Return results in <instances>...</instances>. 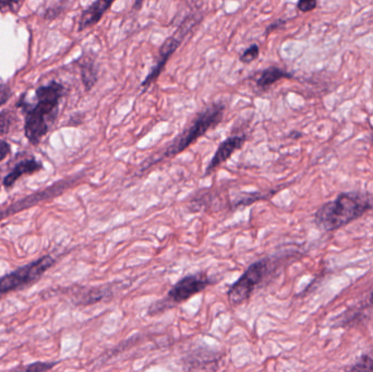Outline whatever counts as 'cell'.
<instances>
[{
    "label": "cell",
    "instance_id": "15",
    "mask_svg": "<svg viewBox=\"0 0 373 372\" xmlns=\"http://www.w3.org/2000/svg\"><path fill=\"white\" fill-rule=\"evenodd\" d=\"M13 126V114L8 112L0 113V135H7Z\"/></svg>",
    "mask_w": 373,
    "mask_h": 372
},
{
    "label": "cell",
    "instance_id": "20",
    "mask_svg": "<svg viewBox=\"0 0 373 372\" xmlns=\"http://www.w3.org/2000/svg\"><path fill=\"white\" fill-rule=\"evenodd\" d=\"M286 23V20H276V21L273 22L272 24H270V25L267 28V31H265V35H269V34L272 33V32L275 31V30L281 29V28H284L285 24Z\"/></svg>",
    "mask_w": 373,
    "mask_h": 372
},
{
    "label": "cell",
    "instance_id": "19",
    "mask_svg": "<svg viewBox=\"0 0 373 372\" xmlns=\"http://www.w3.org/2000/svg\"><path fill=\"white\" fill-rule=\"evenodd\" d=\"M56 364L37 363L29 366L27 370V371H46V370L51 369Z\"/></svg>",
    "mask_w": 373,
    "mask_h": 372
},
{
    "label": "cell",
    "instance_id": "16",
    "mask_svg": "<svg viewBox=\"0 0 373 372\" xmlns=\"http://www.w3.org/2000/svg\"><path fill=\"white\" fill-rule=\"evenodd\" d=\"M317 6H318L317 0H298V4H297V8L301 12L312 11L316 9Z\"/></svg>",
    "mask_w": 373,
    "mask_h": 372
},
{
    "label": "cell",
    "instance_id": "5",
    "mask_svg": "<svg viewBox=\"0 0 373 372\" xmlns=\"http://www.w3.org/2000/svg\"><path fill=\"white\" fill-rule=\"evenodd\" d=\"M270 271V260L261 259L251 264L247 271L229 287V304L233 306L241 305L252 295L260 284L264 281Z\"/></svg>",
    "mask_w": 373,
    "mask_h": 372
},
{
    "label": "cell",
    "instance_id": "17",
    "mask_svg": "<svg viewBox=\"0 0 373 372\" xmlns=\"http://www.w3.org/2000/svg\"><path fill=\"white\" fill-rule=\"evenodd\" d=\"M13 95V91L7 84L0 83V106L7 103Z\"/></svg>",
    "mask_w": 373,
    "mask_h": 372
},
{
    "label": "cell",
    "instance_id": "10",
    "mask_svg": "<svg viewBox=\"0 0 373 372\" xmlns=\"http://www.w3.org/2000/svg\"><path fill=\"white\" fill-rule=\"evenodd\" d=\"M43 168V165L35 160H29V161H23L21 163L18 164L15 168H13V173L9 174L7 177L4 180V185L6 187H11L13 184L21 177L22 175L25 174H33L37 172L41 171Z\"/></svg>",
    "mask_w": 373,
    "mask_h": 372
},
{
    "label": "cell",
    "instance_id": "14",
    "mask_svg": "<svg viewBox=\"0 0 373 372\" xmlns=\"http://www.w3.org/2000/svg\"><path fill=\"white\" fill-rule=\"evenodd\" d=\"M259 54H260V47L257 44H253L243 52V55L240 56V61L243 64L252 63L259 57Z\"/></svg>",
    "mask_w": 373,
    "mask_h": 372
},
{
    "label": "cell",
    "instance_id": "7",
    "mask_svg": "<svg viewBox=\"0 0 373 372\" xmlns=\"http://www.w3.org/2000/svg\"><path fill=\"white\" fill-rule=\"evenodd\" d=\"M189 30H190V25H189L188 21L185 20V21L181 24V27H179V29L175 32V34L165 41V43L163 44L161 49H159V59H157V65L152 68L149 76L145 78V81L141 84V87L147 89V88L149 87L151 84L154 83V82L157 81V78L159 77L161 71H163L165 66H166L169 58H171V56L177 51V48L181 46L183 37H185V34L188 33Z\"/></svg>",
    "mask_w": 373,
    "mask_h": 372
},
{
    "label": "cell",
    "instance_id": "18",
    "mask_svg": "<svg viewBox=\"0 0 373 372\" xmlns=\"http://www.w3.org/2000/svg\"><path fill=\"white\" fill-rule=\"evenodd\" d=\"M22 3L23 0H0V10H16Z\"/></svg>",
    "mask_w": 373,
    "mask_h": 372
},
{
    "label": "cell",
    "instance_id": "21",
    "mask_svg": "<svg viewBox=\"0 0 373 372\" xmlns=\"http://www.w3.org/2000/svg\"><path fill=\"white\" fill-rule=\"evenodd\" d=\"M10 152V145L6 141L0 140V162L5 160L7 157L8 154Z\"/></svg>",
    "mask_w": 373,
    "mask_h": 372
},
{
    "label": "cell",
    "instance_id": "2",
    "mask_svg": "<svg viewBox=\"0 0 373 372\" xmlns=\"http://www.w3.org/2000/svg\"><path fill=\"white\" fill-rule=\"evenodd\" d=\"M372 209V202L366 195L349 192L338 196L334 201L324 204L314 215V223L323 232H333L347 225Z\"/></svg>",
    "mask_w": 373,
    "mask_h": 372
},
{
    "label": "cell",
    "instance_id": "12",
    "mask_svg": "<svg viewBox=\"0 0 373 372\" xmlns=\"http://www.w3.org/2000/svg\"><path fill=\"white\" fill-rule=\"evenodd\" d=\"M79 66L85 90L90 91L97 84V77H99L97 66L91 58H83L80 61Z\"/></svg>",
    "mask_w": 373,
    "mask_h": 372
},
{
    "label": "cell",
    "instance_id": "6",
    "mask_svg": "<svg viewBox=\"0 0 373 372\" xmlns=\"http://www.w3.org/2000/svg\"><path fill=\"white\" fill-rule=\"evenodd\" d=\"M54 264V259L49 256L41 258L37 262L25 265L13 273L0 279V294L8 293L22 285L32 283L43 275Z\"/></svg>",
    "mask_w": 373,
    "mask_h": 372
},
{
    "label": "cell",
    "instance_id": "9",
    "mask_svg": "<svg viewBox=\"0 0 373 372\" xmlns=\"http://www.w3.org/2000/svg\"><path fill=\"white\" fill-rule=\"evenodd\" d=\"M115 1L116 0H95L94 3L89 6L80 17L78 31H85L99 23Z\"/></svg>",
    "mask_w": 373,
    "mask_h": 372
},
{
    "label": "cell",
    "instance_id": "4",
    "mask_svg": "<svg viewBox=\"0 0 373 372\" xmlns=\"http://www.w3.org/2000/svg\"><path fill=\"white\" fill-rule=\"evenodd\" d=\"M212 283V280L209 279L205 273H195L185 276L171 288V291L167 293L166 298L151 305L149 308V315H157L159 312L169 309L173 306L185 303V300L190 299L192 296L204 291L205 288L209 287Z\"/></svg>",
    "mask_w": 373,
    "mask_h": 372
},
{
    "label": "cell",
    "instance_id": "8",
    "mask_svg": "<svg viewBox=\"0 0 373 372\" xmlns=\"http://www.w3.org/2000/svg\"><path fill=\"white\" fill-rule=\"evenodd\" d=\"M246 140V136L241 135L227 138L224 142H221L219 149L215 152L213 159L211 160L209 165H207L205 175H209V174L213 173L219 166H221V164H224L225 162H226L227 160H228L229 157L237 151V150L243 148Z\"/></svg>",
    "mask_w": 373,
    "mask_h": 372
},
{
    "label": "cell",
    "instance_id": "3",
    "mask_svg": "<svg viewBox=\"0 0 373 372\" xmlns=\"http://www.w3.org/2000/svg\"><path fill=\"white\" fill-rule=\"evenodd\" d=\"M225 105L223 103L213 104L207 107L195 117V119L188 127L185 128L183 133H181L164 151L161 152V155L147 160L143 169L157 163L161 160L171 159L173 156H176L177 154L185 151L199 138L203 137L209 129L216 127L223 119Z\"/></svg>",
    "mask_w": 373,
    "mask_h": 372
},
{
    "label": "cell",
    "instance_id": "1",
    "mask_svg": "<svg viewBox=\"0 0 373 372\" xmlns=\"http://www.w3.org/2000/svg\"><path fill=\"white\" fill-rule=\"evenodd\" d=\"M65 94L63 84L51 81L47 85L39 87L35 91L37 103L30 104L25 95L20 97L17 107L25 114V133L30 142L37 145L49 132L47 119H55L59 107V102Z\"/></svg>",
    "mask_w": 373,
    "mask_h": 372
},
{
    "label": "cell",
    "instance_id": "22",
    "mask_svg": "<svg viewBox=\"0 0 373 372\" xmlns=\"http://www.w3.org/2000/svg\"><path fill=\"white\" fill-rule=\"evenodd\" d=\"M370 301H371V304H373V292H372V294H371Z\"/></svg>",
    "mask_w": 373,
    "mask_h": 372
},
{
    "label": "cell",
    "instance_id": "11",
    "mask_svg": "<svg viewBox=\"0 0 373 372\" xmlns=\"http://www.w3.org/2000/svg\"><path fill=\"white\" fill-rule=\"evenodd\" d=\"M291 78H293V75L287 72L286 70L277 67H270L261 73L260 78L257 82V85L260 89L265 90L279 82V80L291 79Z\"/></svg>",
    "mask_w": 373,
    "mask_h": 372
},
{
    "label": "cell",
    "instance_id": "13",
    "mask_svg": "<svg viewBox=\"0 0 373 372\" xmlns=\"http://www.w3.org/2000/svg\"><path fill=\"white\" fill-rule=\"evenodd\" d=\"M113 295V292L109 288H93L91 291L85 293V298L81 299V301L85 305H89V304H94L97 301H101V300L109 299V296Z\"/></svg>",
    "mask_w": 373,
    "mask_h": 372
}]
</instances>
